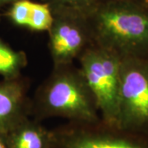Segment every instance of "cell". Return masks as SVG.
<instances>
[{"label":"cell","instance_id":"obj_1","mask_svg":"<svg viewBox=\"0 0 148 148\" xmlns=\"http://www.w3.org/2000/svg\"><path fill=\"white\" fill-rule=\"evenodd\" d=\"M32 118L40 122L51 118L69 122L101 119L96 100L78 66H53L32 96Z\"/></svg>","mask_w":148,"mask_h":148},{"label":"cell","instance_id":"obj_2","mask_svg":"<svg viewBox=\"0 0 148 148\" xmlns=\"http://www.w3.org/2000/svg\"><path fill=\"white\" fill-rule=\"evenodd\" d=\"M95 45L123 57L148 58V7L98 2L86 12Z\"/></svg>","mask_w":148,"mask_h":148},{"label":"cell","instance_id":"obj_3","mask_svg":"<svg viewBox=\"0 0 148 148\" xmlns=\"http://www.w3.org/2000/svg\"><path fill=\"white\" fill-rule=\"evenodd\" d=\"M77 61L96 100L101 119L115 125L122 57L110 49L95 44L87 49Z\"/></svg>","mask_w":148,"mask_h":148},{"label":"cell","instance_id":"obj_4","mask_svg":"<svg viewBox=\"0 0 148 148\" xmlns=\"http://www.w3.org/2000/svg\"><path fill=\"white\" fill-rule=\"evenodd\" d=\"M115 125L148 135V58H122Z\"/></svg>","mask_w":148,"mask_h":148},{"label":"cell","instance_id":"obj_5","mask_svg":"<svg viewBox=\"0 0 148 148\" xmlns=\"http://www.w3.org/2000/svg\"><path fill=\"white\" fill-rule=\"evenodd\" d=\"M52 131V148H148V135L130 132L102 119L67 122Z\"/></svg>","mask_w":148,"mask_h":148},{"label":"cell","instance_id":"obj_6","mask_svg":"<svg viewBox=\"0 0 148 148\" xmlns=\"http://www.w3.org/2000/svg\"><path fill=\"white\" fill-rule=\"evenodd\" d=\"M51 8L53 22L47 32L53 66L73 64L95 45L86 15L71 8Z\"/></svg>","mask_w":148,"mask_h":148},{"label":"cell","instance_id":"obj_7","mask_svg":"<svg viewBox=\"0 0 148 148\" xmlns=\"http://www.w3.org/2000/svg\"><path fill=\"white\" fill-rule=\"evenodd\" d=\"M31 82L21 77L0 82V135L4 136L32 117Z\"/></svg>","mask_w":148,"mask_h":148},{"label":"cell","instance_id":"obj_8","mask_svg":"<svg viewBox=\"0 0 148 148\" xmlns=\"http://www.w3.org/2000/svg\"><path fill=\"white\" fill-rule=\"evenodd\" d=\"M31 118L3 136L8 148H52V131Z\"/></svg>","mask_w":148,"mask_h":148},{"label":"cell","instance_id":"obj_9","mask_svg":"<svg viewBox=\"0 0 148 148\" xmlns=\"http://www.w3.org/2000/svg\"><path fill=\"white\" fill-rule=\"evenodd\" d=\"M27 65L26 53L13 49L0 38V76L3 79L19 77Z\"/></svg>","mask_w":148,"mask_h":148},{"label":"cell","instance_id":"obj_10","mask_svg":"<svg viewBox=\"0 0 148 148\" xmlns=\"http://www.w3.org/2000/svg\"><path fill=\"white\" fill-rule=\"evenodd\" d=\"M53 22V12L46 3L32 1V10L28 24V30L32 32H48Z\"/></svg>","mask_w":148,"mask_h":148},{"label":"cell","instance_id":"obj_11","mask_svg":"<svg viewBox=\"0 0 148 148\" xmlns=\"http://www.w3.org/2000/svg\"><path fill=\"white\" fill-rule=\"evenodd\" d=\"M32 0H19L11 4L10 8L7 12V16L12 24L19 27H28L31 10Z\"/></svg>","mask_w":148,"mask_h":148},{"label":"cell","instance_id":"obj_12","mask_svg":"<svg viewBox=\"0 0 148 148\" xmlns=\"http://www.w3.org/2000/svg\"><path fill=\"white\" fill-rule=\"evenodd\" d=\"M51 8H65L87 12L99 2V0H41Z\"/></svg>","mask_w":148,"mask_h":148},{"label":"cell","instance_id":"obj_13","mask_svg":"<svg viewBox=\"0 0 148 148\" xmlns=\"http://www.w3.org/2000/svg\"><path fill=\"white\" fill-rule=\"evenodd\" d=\"M99 2H112V3H126L145 4L146 0H99Z\"/></svg>","mask_w":148,"mask_h":148},{"label":"cell","instance_id":"obj_14","mask_svg":"<svg viewBox=\"0 0 148 148\" xmlns=\"http://www.w3.org/2000/svg\"><path fill=\"white\" fill-rule=\"evenodd\" d=\"M19 0H0V6L6 5V4H12Z\"/></svg>","mask_w":148,"mask_h":148},{"label":"cell","instance_id":"obj_15","mask_svg":"<svg viewBox=\"0 0 148 148\" xmlns=\"http://www.w3.org/2000/svg\"><path fill=\"white\" fill-rule=\"evenodd\" d=\"M0 148H8L3 136L0 135Z\"/></svg>","mask_w":148,"mask_h":148},{"label":"cell","instance_id":"obj_16","mask_svg":"<svg viewBox=\"0 0 148 148\" xmlns=\"http://www.w3.org/2000/svg\"><path fill=\"white\" fill-rule=\"evenodd\" d=\"M145 4H146V5L148 7V0H146V2H145Z\"/></svg>","mask_w":148,"mask_h":148}]
</instances>
